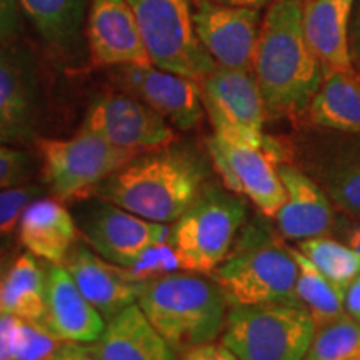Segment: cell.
Returning <instances> with one entry per match:
<instances>
[{"mask_svg":"<svg viewBox=\"0 0 360 360\" xmlns=\"http://www.w3.org/2000/svg\"><path fill=\"white\" fill-rule=\"evenodd\" d=\"M299 265L294 252L264 225H250L214 270L215 283L231 305L287 304L297 299Z\"/></svg>","mask_w":360,"mask_h":360,"instance_id":"cell-4","label":"cell"},{"mask_svg":"<svg viewBox=\"0 0 360 360\" xmlns=\"http://www.w3.org/2000/svg\"><path fill=\"white\" fill-rule=\"evenodd\" d=\"M2 302L7 314L20 321L42 323L47 319L45 267L30 255H20L2 278Z\"/></svg>","mask_w":360,"mask_h":360,"instance_id":"cell-24","label":"cell"},{"mask_svg":"<svg viewBox=\"0 0 360 360\" xmlns=\"http://www.w3.org/2000/svg\"><path fill=\"white\" fill-rule=\"evenodd\" d=\"M350 52L354 58H360V0H355L350 20Z\"/></svg>","mask_w":360,"mask_h":360,"instance_id":"cell-38","label":"cell"},{"mask_svg":"<svg viewBox=\"0 0 360 360\" xmlns=\"http://www.w3.org/2000/svg\"><path fill=\"white\" fill-rule=\"evenodd\" d=\"M77 227L64 204L56 199H35L24 210L19 222L22 245L34 257L49 264H64L74 247Z\"/></svg>","mask_w":360,"mask_h":360,"instance_id":"cell-22","label":"cell"},{"mask_svg":"<svg viewBox=\"0 0 360 360\" xmlns=\"http://www.w3.org/2000/svg\"><path fill=\"white\" fill-rule=\"evenodd\" d=\"M307 117L317 127L360 135V79L355 70H327Z\"/></svg>","mask_w":360,"mask_h":360,"instance_id":"cell-23","label":"cell"},{"mask_svg":"<svg viewBox=\"0 0 360 360\" xmlns=\"http://www.w3.org/2000/svg\"><path fill=\"white\" fill-rule=\"evenodd\" d=\"M317 330L299 305H232L222 344L238 360H302Z\"/></svg>","mask_w":360,"mask_h":360,"instance_id":"cell-5","label":"cell"},{"mask_svg":"<svg viewBox=\"0 0 360 360\" xmlns=\"http://www.w3.org/2000/svg\"><path fill=\"white\" fill-rule=\"evenodd\" d=\"M2 276H0V332L4 330L8 326V322L12 321V315L7 314L6 307H4V302H2Z\"/></svg>","mask_w":360,"mask_h":360,"instance_id":"cell-41","label":"cell"},{"mask_svg":"<svg viewBox=\"0 0 360 360\" xmlns=\"http://www.w3.org/2000/svg\"><path fill=\"white\" fill-rule=\"evenodd\" d=\"M32 169L34 162L29 154L0 143V191L25 184Z\"/></svg>","mask_w":360,"mask_h":360,"instance_id":"cell-33","label":"cell"},{"mask_svg":"<svg viewBox=\"0 0 360 360\" xmlns=\"http://www.w3.org/2000/svg\"><path fill=\"white\" fill-rule=\"evenodd\" d=\"M193 24L214 62L227 69L252 70L260 34L259 8L195 0Z\"/></svg>","mask_w":360,"mask_h":360,"instance_id":"cell-13","label":"cell"},{"mask_svg":"<svg viewBox=\"0 0 360 360\" xmlns=\"http://www.w3.org/2000/svg\"><path fill=\"white\" fill-rule=\"evenodd\" d=\"M45 360H97L92 344H77V342H62Z\"/></svg>","mask_w":360,"mask_h":360,"instance_id":"cell-36","label":"cell"},{"mask_svg":"<svg viewBox=\"0 0 360 360\" xmlns=\"http://www.w3.org/2000/svg\"><path fill=\"white\" fill-rule=\"evenodd\" d=\"M347 245L360 255V224L352 227L347 233Z\"/></svg>","mask_w":360,"mask_h":360,"instance_id":"cell-40","label":"cell"},{"mask_svg":"<svg viewBox=\"0 0 360 360\" xmlns=\"http://www.w3.org/2000/svg\"><path fill=\"white\" fill-rule=\"evenodd\" d=\"M119 84L180 130H191L204 117L200 82L154 64L117 67Z\"/></svg>","mask_w":360,"mask_h":360,"instance_id":"cell-14","label":"cell"},{"mask_svg":"<svg viewBox=\"0 0 360 360\" xmlns=\"http://www.w3.org/2000/svg\"><path fill=\"white\" fill-rule=\"evenodd\" d=\"M180 269V262L177 254H175L174 247L167 240L160 242L154 247H150L137 264L132 265L129 270L132 272L134 277L139 281H152V278L165 277L174 274L175 270Z\"/></svg>","mask_w":360,"mask_h":360,"instance_id":"cell-32","label":"cell"},{"mask_svg":"<svg viewBox=\"0 0 360 360\" xmlns=\"http://www.w3.org/2000/svg\"><path fill=\"white\" fill-rule=\"evenodd\" d=\"M19 6L47 45L67 51L79 42L89 0H19Z\"/></svg>","mask_w":360,"mask_h":360,"instance_id":"cell-25","label":"cell"},{"mask_svg":"<svg viewBox=\"0 0 360 360\" xmlns=\"http://www.w3.org/2000/svg\"><path fill=\"white\" fill-rule=\"evenodd\" d=\"M292 252L299 265L297 299L312 315L315 326H326L345 315V290L328 281L299 249H292Z\"/></svg>","mask_w":360,"mask_h":360,"instance_id":"cell-26","label":"cell"},{"mask_svg":"<svg viewBox=\"0 0 360 360\" xmlns=\"http://www.w3.org/2000/svg\"><path fill=\"white\" fill-rule=\"evenodd\" d=\"M205 179L199 152L170 143L135 157L103 180L94 195L152 222H175L205 191Z\"/></svg>","mask_w":360,"mask_h":360,"instance_id":"cell-2","label":"cell"},{"mask_svg":"<svg viewBox=\"0 0 360 360\" xmlns=\"http://www.w3.org/2000/svg\"><path fill=\"white\" fill-rule=\"evenodd\" d=\"M302 360H360V322L352 315H342L317 327Z\"/></svg>","mask_w":360,"mask_h":360,"instance_id":"cell-28","label":"cell"},{"mask_svg":"<svg viewBox=\"0 0 360 360\" xmlns=\"http://www.w3.org/2000/svg\"><path fill=\"white\" fill-rule=\"evenodd\" d=\"M244 220V202L220 188L205 187L170 229L169 244L177 254L180 269L214 272L231 254Z\"/></svg>","mask_w":360,"mask_h":360,"instance_id":"cell-7","label":"cell"},{"mask_svg":"<svg viewBox=\"0 0 360 360\" xmlns=\"http://www.w3.org/2000/svg\"><path fill=\"white\" fill-rule=\"evenodd\" d=\"M40 188L30 184L2 188L0 191V238L11 236L19 227L24 210L39 199Z\"/></svg>","mask_w":360,"mask_h":360,"instance_id":"cell-31","label":"cell"},{"mask_svg":"<svg viewBox=\"0 0 360 360\" xmlns=\"http://www.w3.org/2000/svg\"><path fill=\"white\" fill-rule=\"evenodd\" d=\"M47 319L45 327L62 342L94 344L105 328V319L85 299L62 264L45 267Z\"/></svg>","mask_w":360,"mask_h":360,"instance_id":"cell-18","label":"cell"},{"mask_svg":"<svg viewBox=\"0 0 360 360\" xmlns=\"http://www.w3.org/2000/svg\"><path fill=\"white\" fill-rule=\"evenodd\" d=\"M19 0H0V44L15 35L20 20Z\"/></svg>","mask_w":360,"mask_h":360,"instance_id":"cell-34","label":"cell"},{"mask_svg":"<svg viewBox=\"0 0 360 360\" xmlns=\"http://www.w3.org/2000/svg\"><path fill=\"white\" fill-rule=\"evenodd\" d=\"M87 37L90 57L96 65L152 64L127 0H90Z\"/></svg>","mask_w":360,"mask_h":360,"instance_id":"cell-16","label":"cell"},{"mask_svg":"<svg viewBox=\"0 0 360 360\" xmlns=\"http://www.w3.org/2000/svg\"><path fill=\"white\" fill-rule=\"evenodd\" d=\"M327 193L342 210L360 214V155L339 162L326 175Z\"/></svg>","mask_w":360,"mask_h":360,"instance_id":"cell-30","label":"cell"},{"mask_svg":"<svg viewBox=\"0 0 360 360\" xmlns=\"http://www.w3.org/2000/svg\"><path fill=\"white\" fill-rule=\"evenodd\" d=\"M62 265L105 322L129 305L137 304L143 281L134 277L129 269L101 259L97 252L85 245L74 244Z\"/></svg>","mask_w":360,"mask_h":360,"instance_id":"cell-17","label":"cell"},{"mask_svg":"<svg viewBox=\"0 0 360 360\" xmlns=\"http://www.w3.org/2000/svg\"><path fill=\"white\" fill-rule=\"evenodd\" d=\"M12 360H45L62 340L42 323L20 321L13 317L11 328Z\"/></svg>","mask_w":360,"mask_h":360,"instance_id":"cell-29","label":"cell"},{"mask_svg":"<svg viewBox=\"0 0 360 360\" xmlns=\"http://www.w3.org/2000/svg\"><path fill=\"white\" fill-rule=\"evenodd\" d=\"M37 148L45 184L58 200L94 193L103 180L141 155L82 129L70 139H40Z\"/></svg>","mask_w":360,"mask_h":360,"instance_id":"cell-8","label":"cell"},{"mask_svg":"<svg viewBox=\"0 0 360 360\" xmlns=\"http://www.w3.org/2000/svg\"><path fill=\"white\" fill-rule=\"evenodd\" d=\"M82 130L139 154L175 142L174 129L159 112L141 98L122 94L103 96L94 102L85 115Z\"/></svg>","mask_w":360,"mask_h":360,"instance_id":"cell-12","label":"cell"},{"mask_svg":"<svg viewBox=\"0 0 360 360\" xmlns=\"http://www.w3.org/2000/svg\"><path fill=\"white\" fill-rule=\"evenodd\" d=\"M215 2L227 4V6H237V7H252V8H264L269 7L274 0H215Z\"/></svg>","mask_w":360,"mask_h":360,"instance_id":"cell-39","label":"cell"},{"mask_svg":"<svg viewBox=\"0 0 360 360\" xmlns=\"http://www.w3.org/2000/svg\"><path fill=\"white\" fill-rule=\"evenodd\" d=\"M345 310L360 322V276L345 289Z\"/></svg>","mask_w":360,"mask_h":360,"instance_id":"cell-37","label":"cell"},{"mask_svg":"<svg viewBox=\"0 0 360 360\" xmlns=\"http://www.w3.org/2000/svg\"><path fill=\"white\" fill-rule=\"evenodd\" d=\"M97 360H175L177 354L148 322L139 304L107 321L92 344Z\"/></svg>","mask_w":360,"mask_h":360,"instance_id":"cell-21","label":"cell"},{"mask_svg":"<svg viewBox=\"0 0 360 360\" xmlns=\"http://www.w3.org/2000/svg\"><path fill=\"white\" fill-rule=\"evenodd\" d=\"M214 167L231 191L242 193L265 217H276L285 204L287 191L278 175V147L265 137L262 147L232 143L220 137L209 139Z\"/></svg>","mask_w":360,"mask_h":360,"instance_id":"cell-10","label":"cell"},{"mask_svg":"<svg viewBox=\"0 0 360 360\" xmlns=\"http://www.w3.org/2000/svg\"><path fill=\"white\" fill-rule=\"evenodd\" d=\"M139 22L150 62L202 82L217 64L193 24L195 0H127Z\"/></svg>","mask_w":360,"mask_h":360,"instance_id":"cell-6","label":"cell"},{"mask_svg":"<svg viewBox=\"0 0 360 360\" xmlns=\"http://www.w3.org/2000/svg\"><path fill=\"white\" fill-rule=\"evenodd\" d=\"M355 0H302L305 40L323 70L354 72L350 20Z\"/></svg>","mask_w":360,"mask_h":360,"instance_id":"cell-19","label":"cell"},{"mask_svg":"<svg viewBox=\"0 0 360 360\" xmlns=\"http://www.w3.org/2000/svg\"><path fill=\"white\" fill-rule=\"evenodd\" d=\"M137 304L174 352L182 354L222 334L229 302L215 282L170 274L143 282Z\"/></svg>","mask_w":360,"mask_h":360,"instance_id":"cell-3","label":"cell"},{"mask_svg":"<svg viewBox=\"0 0 360 360\" xmlns=\"http://www.w3.org/2000/svg\"><path fill=\"white\" fill-rule=\"evenodd\" d=\"M285 204L276 215L278 232L289 240L326 236L332 225V207L327 193L312 179L292 165L278 164Z\"/></svg>","mask_w":360,"mask_h":360,"instance_id":"cell-20","label":"cell"},{"mask_svg":"<svg viewBox=\"0 0 360 360\" xmlns=\"http://www.w3.org/2000/svg\"><path fill=\"white\" fill-rule=\"evenodd\" d=\"M179 360H238L231 350L225 347L224 344H214V342H207V344L197 345L182 352V357Z\"/></svg>","mask_w":360,"mask_h":360,"instance_id":"cell-35","label":"cell"},{"mask_svg":"<svg viewBox=\"0 0 360 360\" xmlns=\"http://www.w3.org/2000/svg\"><path fill=\"white\" fill-rule=\"evenodd\" d=\"M39 112L37 72L29 52L0 44V143L27 142Z\"/></svg>","mask_w":360,"mask_h":360,"instance_id":"cell-15","label":"cell"},{"mask_svg":"<svg viewBox=\"0 0 360 360\" xmlns=\"http://www.w3.org/2000/svg\"><path fill=\"white\" fill-rule=\"evenodd\" d=\"M299 250L335 285L347 289L360 276V255L349 245L328 237H312L299 242Z\"/></svg>","mask_w":360,"mask_h":360,"instance_id":"cell-27","label":"cell"},{"mask_svg":"<svg viewBox=\"0 0 360 360\" xmlns=\"http://www.w3.org/2000/svg\"><path fill=\"white\" fill-rule=\"evenodd\" d=\"M200 89L215 137L242 146H264L267 109L252 70L217 65L202 80Z\"/></svg>","mask_w":360,"mask_h":360,"instance_id":"cell-9","label":"cell"},{"mask_svg":"<svg viewBox=\"0 0 360 360\" xmlns=\"http://www.w3.org/2000/svg\"><path fill=\"white\" fill-rule=\"evenodd\" d=\"M80 229L102 259L130 269L146 252L169 238L165 224L152 222L98 199L80 212Z\"/></svg>","mask_w":360,"mask_h":360,"instance_id":"cell-11","label":"cell"},{"mask_svg":"<svg viewBox=\"0 0 360 360\" xmlns=\"http://www.w3.org/2000/svg\"><path fill=\"white\" fill-rule=\"evenodd\" d=\"M252 74L272 117L307 112L323 80V67L305 40L302 0H274L267 7Z\"/></svg>","mask_w":360,"mask_h":360,"instance_id":"cell-1","label":"cell"}]
</instances>
